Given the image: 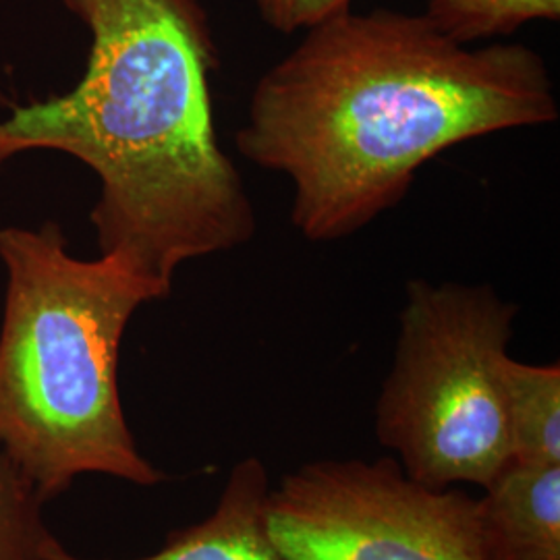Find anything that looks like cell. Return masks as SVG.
<instances>
[{
  "label": "cell",
  "mask_w": 560,
  "mask_h": 560,
  "mask_svg": "<svg viewBox=\"0 0 560 560\" xmlns=\"http://www.w3.org/2000/svg\"><path fill=\"white\" fill-rule=\"evenodd\" d=\"M486 560H560V465L509 460L478 499Z\"/></svg>",
  "instance_id": "obj_7"
},
{
  "label": "cell",
  "mask_w": 560,
  "mask_h": 560,
  "mask_svg": "<svg viewBox=\"0 0 560 560\" xmlns=\"http://www.w3.org/2000/svg\"><path fill=\"white\" fill-rule=\"evenodd\" d=\"M92 34L80 83L0 120V166L52 150L101 180V254L173 289L185 261L256 235V210L214 131L219 67L198 0H62Z\"/></svg>",
  "instance_id": "obj_2"
},
{
  "label": "cell",
  "mask_w": 560,
  "mask_h": 560,
  "mask_svg": "<svg viewBox=\"0 0 560 560\" xmlns=\"http://www.w3.org/2000/svg\"><path fill=\"white\" fill-rule=\"evenodd\" d=\"M423 18L469 46L511 36L529 21H559L560 0H425Z\"/></svg>",
  "instance_id": "obj_9"
},
{
  "label": "cell",
  "mask_w": 560,
  "mask_h": 560,
  "mask_svg": "<svg viewBox=\"0 0 560 560\" xmlns=\"http://www.w3.org/2000/svg\"><path fill=\"white\" fill-rule=\"evenodd\" d=\"M46 501L0 448V560H42L57 536L44 520Z\"/></svg>",
  "instance_id": "obj_10"
},
{
  "label": "cell",
  "mask_w": 560,
  "mask_h": 560,
  "mask_svg": "<svg viewBox=\"0 0 560 560\" xmlns=\"http://www.w3.org/2000/svg\"><path fill=\"white\" fill-rule=\"evenodd\" d=\"M511 460L560 465V365H532L506 355L501 363Z\"/></svg>",
  "instance_id": "obj_8"
},
{
  "label": "cell",
  "mask_w": 560,
  "mask_h": 560,
  "mask_svg": "<svg viewBox=\"0 0 560 560\" xmlns=\"http://www.w3.org/2000/svg\"><path fill=\"white\" fill-rule=\"evenodd\" d=\"M557 119L555 83L536 50L469 48L423 15L349 9L305 30L261 75L237 145L291 179L293 226L328 243L395 208L444 150Z\"/></svg>",
  "instance_id": "obj_1"
},
{
  "label": "cell",
  "mask_w": 560,
  "mask_h": 560,
  "mask_svg": "<svg viewBox=\"0 0 560 560\" xmlns=\"http://www.w3.org/2000/svg\"><path fill=\"white\" fill-rule=\"evenodd\" d=\"M261 20L282 34L310 30L351 9V0H256Z\"/></svg>",
  "instance_id": "obj_11"
},
{
  "label": "cell",
  "mask_w": 560,
  "mask_h": 560,
  "mask_svg": "<svg viewBox=\"0 0 560 560\" xmlns=\"http://www.w3.org/2000/svg\"><path fill=\"white\" fill-rule=\"evenodd\" d=\"M0 260V448L46 502L81 476L168 480L125 418L119 355L133 314L171 289L110 254L71 256L55 222L2 229Z\"/></svg>",
  "instance_id": "obj_3"
},
{
  "label": "cell",
  "mask_w": 560,
  "mask_h": 560,
  "mask_svg": "<svg viewBox=\"0 0 560 560\" xmlns=\"http://www.w3.org/2000/svg\"><path fill=\"white\" fill-rule=\"evenodd\" d=\"M268 490L270 478L261 459H241L206 520L171 532L154 555L127 560H287L266 529ZM42 560L113 559H83L55 538Z\"/></svg>",
  "instance_id": "obj_6"
},
{
  "label": "cell",
  "mask_w": 560,
  "mask_h": 560,
  "mask_svg": "<svg viewBox=\"0 0 560 560\" xmlns=\"http://www.w3.org/2000/svg\"><path fill=\"white\" fill-rule=\"evenodd\" d=\"M517 312L488 284H407L376 436L411 480L483 490L511 460L501 363Z\"/></svg>",
  "instance_id": "obj_4"
},
{
  "label": "cell",
  "mask_w": 560,
  "mask_h": 560,
  "mask_svg": "<svg viewBox=\"0 0 560 560\" xmlns=\"http://www.w3.org/2000/svg\"><path fill=\"white\" fill-rule=\"evenodd\" d=\"M264 517L287 560H486L478 499L395 457L305 463L270 486Z\"/></svg>",
  "instance_id": "obj_5"
}]
</instances>
